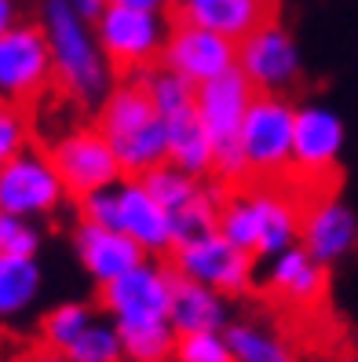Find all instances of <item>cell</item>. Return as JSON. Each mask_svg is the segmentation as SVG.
<instances>
[{"instance_id": "cell-1", "label": "cell", "mask_w": 358, "mask_h": 362, "mask_svg": "<svg viewBox=\"0 0 358 362\" xmlns=\"http://www.w3.org/2000/svg\"><path fill=\"white\" fill-rule=\"evenodd\" d=\"M172 286L176 271L154 260H143L102 286V308L121 333L124 362H172L179 337L172 326Z\"/></svg>"}, {"instance_id": "cell-2", "label": "cell", "mask_w": 358, "mask_h": 362, "mask_svg": "<svg viewBox=\"0 0 358 362\" xmlns=\"http://www.w3.org/2000/svg\"><path fill=\"white\" fill-rule=\"evenodd\" d=\"M44 37L52 48V66L59 84L80 103H95L110 95V66L92 18H84L66 0H48L44 8Z\"/></svg>"}, {"instance_id": "cell-3", "label": "cell", "mask_w": 358, "mask_h": 362, "mask_svg": "<svg viewBox=\"0 0 358 362\" xmlns=\"http://www.w3.org/2000/svg\"><path fill=\"white\" fill-rule=\"evenodd\" d=\"M99 132L107 136L124 173L143 176L168 161V136L146 84H121L107 95L99 114Z\"/></svg>"}, {"instance_id": "cell-4", "label": "cell", "mask_w": 358, "mask_h": 362, "mask_svg": "<svg viewBox=\"0 0 358 362\" xmlns=\"http://www.w3.org/2000/svg\"><path fill=\"white\" fill-rule=\"evenodd\" d=\"M300 220L304 212L289 194L252 190V194H234L220 205L216 227L252 257H278L282 249L297 245Z\"/></svg>"}, {"instance_id": "cell-5", "label": "cell", "mask_w": 358, "mask_h": 362, "mask_svg": "<svg viewBox=\"0 0 358 362\" xmlns=\"http://www.w3.org/2000/svg\"><path fill=\"white\" fill-rule=\"evenodd\" d=\"M256 88L245 81L241 70H230L216 81L198 88V117L205 124L208 139L216 151V173L223 180H241L249 173L245 154H241V121L252 106Z\"/></svg>"}, {"instance_id": "cell-6", "label": "cell", "mask_w": 358, "mask_h": 362, "mask_svg": "<svg viewBox=\"0 0 358 362\" xmlns=\"http://www.w3.org/2000/svg\"><path fill=\"white\" fill-rule=\"evenodd\" d=\"M172 257H176V274L201 282L223 296H238L252 282V252L238 249L220 227L176 242Z\"/></svg>"}, {"instance_id": "cell-7", "label": "cell", "mask_w": 358, "mask_h": 362, "mask_svg": "<svg viewBox=\"0 0 358 362\" xmlns=\"http://www.w3.org/2000/svg\"><path fill=\"white\" fill-rule=\"evenodd\" d=\"M292 129H297V110L282 95L260 92L252 99L241 121V154L249 173L260 176L285 173L292 165Z\"/></svg>"}, {"instance_id": "cell-8", "label": "cell", "mask_w": 358, "mask_h": 362, "mask_svg": "<svg viewBox=\"0 0 358 362\" xmlns=\"http://www.w3.org/2000/svg\"><path fill=\"white\" fill-rule=\"evenodd\" d=\"M52 161L59 168L62 183L70 194L88 198L95 190H110L121 183V161L114 154V146L107 143L99 129H70L62 132L52 146Z\"/></svg>"}, {"instance_id": "cell-9", "label": "cell", "mask_w": 358, "mask_h": 362, "mask_svg": "<svg viewBox=\"0 0 358 362\" xmlns=\"http://www.w3.org/2000/svg\"><path fill=\"white\" fill-rule=\"evenodd\" d=\"M95 37L114 66L139 70L154 55H161L165 40H168V26H165L161 11L107 4L95 15Z\"/></svg>"}, {"instance_id": "cell-10", "label": "cell", "mask_w": 358, "mask_h": 362, "mask_svg": "<svg viewBox=\"0 0 358 362\" xmlns=\"http://www.w3.org/2000/svg\"><path fill=\"white\" fill-rule=\"evenodd\" d=\"M66 183H62L52 154L26 151L11 158L0 168V212H15V216H48L59 209Z\"/></svg>"}, {"instance_id": "cell-11", "label": "cell", "mask_w": 358, "mask_h": 362, "mask_svg": "<svg viewBox=\"0 0 358 362\" xmlns=\"http://www.w3.org/2000/svg\"><path fill=\"white\" fill-rule=\"evenodd\" d=\"M55 77L52 66V48L44 30L37 26H11L0 33V99L26 103L37 99Z\"/></svg>"}, {"instance_id": "cell-12", "label": "cell", "mask_w": 358, "mask_h": 362, "mask_svg": "<svg viewBox=\"0 0 358 362\" xmlns=\"http://www.w3.org/2000/svg\"><path fill=\"white\" fill-rule=\"evenodd\" d=\"M161 62L165 70H172L183 81H191L194 88H201V84L238 70V40L194 26V23H179L176 30H168Z\"/></svg>"}, {"instance_id": "cell-13", "label": "cell", "mask_w": 358, "mask_h": 362, "mask_svg": "<svg viewBox=\"0 0 358 362\" xmlns=\"http://www.w3.org/2000/svg\"><path fill=\"white\" fill-rule=\"evenodd\" d=\"M238 70L260 92H282L300 77V48L278 23H263L238 40Z\"/></svg>"}, {"instance_id": "cell-14", "label": "cell", "mask_w": 358, "mask_h": 362, "mask_svg": "<svg viewBox=\"0 0 358 362\" xmlns=\"http://www.w3.org/2000/svg\"><path fill=\"white\" fill-rule=\"evenodd\" d=\"M344 146V121L329 106L307 103L297 110V129H292V168L304 180H326L333 173Z\"/></svg>"}, {"instance_id": "cell-15", "label": "cell", "mask_w": 358, "mask_h": 362, "mask_svg": "<svg viewBox=\"0 0 358 362\" xmlns=\"http://www.w3.org/2000/svg\"><path fill=\"white\" fill-rule=\"evenodd\" d=\"M117 190V230H124L143 252H161L176 245V220L143 180H124Z\"/></svg>"}, {"instance_id": "cell-16", "label": "cell", "mask_w": 358, "mask_h": 362, "mask_svg": "<svg viewBox=\"0 0 358 362\" xmlns=\"http://www.w3.org/2000/svg\"><path fill=\"white\" fill-rule=\"evenodd\" d=\"M300 245L326 267L344 260L358 245V216L344 202H336L329 194L314 198L300 220Z\"/></svg>"}, {"instance_id": "cell-17", "label": "cell", "mask_w": 358, "mask_h": 362, "mask_svg": "<svg viewBox=\"0 0 358 362\" xmlns=\"http://www.w3.org/2000/svg\"><path fill=\"white\" fill-rule=\"evenodd\" d=\"M73 245H77L80 267L88 271L99 286L121 279L124 271H132L136 264L146 260V252L124 230L99 227V223H88V220H80V227L73 234Z\"/></svg>"}, {"instance_id": "cell-18", "label": "cell", "mask_w": 358, "mask_h": 362, "mask_svg": "<svg viewBox=\"0 0 358 362\" xmlns=\"http://www.w3.org/2000/svg\"><path fill=\"white\" fill-rule=\"evenodd\" d=\"M267 289L289 308H314L326 296V264L304 245H289L267 264Z\"/></svg>"}, {"instance_id": "cell-19", "label": "cell", "mask_w": 358, "mask_h": 362, "mask_svg": "<svg viewBox=\"0 0 358 362\" xmlns=\"http://www.w3.org/2000/svg\"><path fill=\"white\" fill-rule=\"evenodd\" d=\"M179 11L183 23L205 26L230 40H241L270 23V0H179Z\"/></svg>"}, {"instance_id": "cell-20", "label": "cell", "mask_w": 358, "mask_h": 362, "mask_svg": "<svg viewBox=\"0 0 358 362\" xmlns=\"http://www.w3.org/2000/svg\"><path fill=\"white\" fill-rule=\"evenodd\" d=\"M161 121H165V136H168V161L198 180L216 173V151H213V139H208L205 124L198 117V106H191L183 114H172V117H161Z\"/></svg>"}, {"instance_id": "cell-21", "label": "cell", "mask_w": 358, "mask_h": 362, "mask_svg": "<svg viewBox=\"0 0 358 362\" xmlns=\"http://www.w3.org/2000/svg\"><path fill=\"white\" fill-rule=\"evenodd\" d=\"M172 326L176 333H205V329H227V296L176 274L172 286Z\"/></svg>"}, {"instance_id": "cell-22", "label": "cell", "mask_w": 358, "mask_h": 362, "mask_svg": "<svg viewBox=\"0 0 358 362\" xmlns=\"http://www.w3.org/2000/svg\"><path fill=\"white\" fill-rule=\"evenodd\" d=\"M223 333L234 362H300L297 344L263 318H241V322H230Z\"/></svg>"}, {"instance_id": "cell-23", "label": "cell", "mask_w": 358, "mask_h": 362, "mask_svg": "<svg viewBox=\"0 0 358 362\" xmlns=\"http://www.w3.org/2000/svg\"><path fill=\"white\" fill-rule=\"evenodd\" d=\"M40 267L33 257H0V322H18L40 296Z\"/></svg>"}, {"instance_id": "cell-24", "label": "cell", "mask_w": 358, "mask_h": 362, "mask_svg": "<svg viewBox=\"0 0 358 362\" xmlns=\"http://www.w3.org/2000/svg\"><path fill=\"white\" fill-rule=\"evenodd\" d=\"M139 180L150 187V194H154L168 212H172V220L183 216L186 209H194V205H201V202L213 198V194H208V190L198 183V176L183 173V168L172 165V161H165V165L150 168V173H143Z\"/></svg>"}, {"instance_id": "cell-25", "label": "cell", "mask_w": 358, "mask_h": 362, "mask_svg": "<svg viewBox=\"0 0 358 362\" xmlns=\"http://www.w3.org/2000/svg\"><path fill=\"white\" fill-rule=\"evenodd\" d=\"M62 355L70 362H124V344H121V333L110 318H92V326Z\"/></svg>"}, {"instance_id": "cell-26", "label": "cell", "mask_w": 358, "mask_h": 362, "mask_svg": "<svg viewBox=\"0 0 358 362\" xmlns=\"http://www.w3.org/2000/svg\"><path fill=\"white\" fill-rule=\"evenodd\" d=\"M92 318H95V315H92L88 304H77V300L59 304V308H52V311L44 315V322H40V337H44L48 348L66 351L73 340L92 326Z\"/></svg>"}, {"instance_id": "cell-27", "label": "cell", "mask_w": 358, "mask_h": 362, "mask_svg": "<svg viewBox=\"0 0 358 362\" xmlns=\"http://www.w3.org/2000/svg\"><path fill=\"white\" fill-rule=\"evenodd\" d=\"M172 362H234L223 329H205V333H179Z\"/></svg>"}, {"instance_id": "cell-28", "label": "cell", "mask_w": 358, "mask_h": 362, "mask_svg": "<svg viewBox=\"0 0 358 362\" xmlns=\"http://www.w3.org/2000/svg\"><path fill=\"white\" fill-rule=\"evenodd\" d=\"M40 227L30 216L0 212V257H37Z\"/></svg>"}, {"instance_id": "cell-29", "label": "cell", "mask_w": 358, "mask_h": 362, "mask_svg": "<svg viewBox=\"0 0 358 362\" xmlns=\"http://www.w3.org/2000/svg\"><path fill=\"white\" fill-rule=\"evenodd\" d=\"M26 139H30V129H26V117L15 110V106L0 103V168H4L11 158H18L26 151Z\"/></svg>"}, {"instance_id": "cell-30", "label": "cell", "mask_w": 358, "mask_h": 362, "mask_svg": "<svg viewBox=\"0 0 358 362\" xmlns=\"http://www.w3.org/2000/svg\"><path fill=\"white\" fill-rule=\"evenodd\" d=\"M80 220L117 230V190L110 187V190H95V194L80 198Z\"/></svg>"}, {"instance_id": "cell-31", "label": "cell", "mask_w": 358, "mask_h": 362, "mask_svg": "<svg viewBox=\"0 0 358 362\" xmlns=\"http://www.w3.org/2000/svg\"><path fill=\"white\" fill-rule=\"evenodd\" d=\"M66 4H70V8H77L84 18H95L102 8H107V0H66Z\"/></svg>"}, {"instance_id": "cell-32", "label": "cell", "mask_w": 358, "mask_h": 362, "mask_svg": "<svg viewBox=\"0 0 358 362\" xmlns=\"http://www.w3.org/2000/svg\"><path fill=\"white\" fill-rule=\"evenodd\" d=\"M107 4H121V8H139V11H161L168 0H107Z\"/></svg>"}, {"instance_id": "cell-33", "label": "cell", "mask_w": 358, "mask_h": 362, "mask_svg": "<svg viewBox=\"0 0 358 362\" xmlns=\"http://www.w3.org/2000/svg\"><path fill=\"white\" fill-rule=\"evenodd\" d=\"M23 362H70V358L62 355V351H55V348H48V344H44L40 351H30Z\"/></svg>"}, {"instance_id": "cell-34", "label": "cell", "mask_w": 358, "mask_h": 362, "mask_svg": "<svg viewBox=\"0 0 358 362\" xmlns=\"http://www.w3.org/2000/svg\"><path fill=\"white\" fill-rule=\"evenodd\" d=\"M15 26V4L11 0H0V33H8Z\"/></svg>"}]
</instances>
